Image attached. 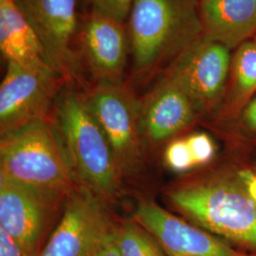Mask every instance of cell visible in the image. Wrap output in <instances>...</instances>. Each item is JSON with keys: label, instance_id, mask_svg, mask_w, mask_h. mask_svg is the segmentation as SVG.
Listing matches in <instances>:
<instances>
[{"label": "cell", "instance_id": "obj_23", "mask_svg": "<svg viewBox=\"0 0 256 256\" xmlns=\"http://www.w3.org/2000/svg\"><path fill=\"white\" fill-rule=\"evenodd\" d=\"M90 256H122L113 241L112 230L106 236L102 239Z\"/></svg>", "mask_w": 256, "mask_h": 256}, {"label": "cell", "instance_id": "obj_11", "mask_svg": "<svg viewBox=\"0 0 256 256\" xmlns=\"http://www.w3.org/2000/svg\"><path fill=\"white\" fill-rule=\"evenodd\" d=\"M140 113L146 142L152 146L185 135L202 119L188 95L165 75L140 100Z\"/></svg>", "mask_w": 256, "mask_h": 256}, {"label": "cell", "instance_id": "obj_19", "mask_svg": "<svg viewBox=\"0 0 256 256\" xmlns=\"http://www.w3.org/2000/svg\"><path fill=\"white\" fill-rule=\"evenodd\" d=\"M164 164L174 173L185 174L196 170L192 152L185 135L166 144L164 150Z\"/></svg>", "mask_w": 256, "mask_h": 256}, {"label": "cell", "instance_id": "obj_13", "mask_svg": "<svg viewBox=\"0 0 256 256\" xmlns=\"http://www.w3.org/2000/svg\"><path fill=\"white\" fill-rule=\"evenodd\" d=\"M82 57L96 81H120L130 44L124 23L92 12L81 34Z\"/></svg>", "mask_w": 256, "mask_h": 256}, {"label": "cell", "instance_id": "obj_21", "mask_svg": "<svg viewBox=\"0 0 256 256\" xmlns=\"http://www.w3.org/2000/svg\"><path fill=\"white\" fill-rule=\"evenodd\" d=\"M92 12L110 16L124 23L128 18L134 0H86Z\"/></svg>", "mask_w": 256, "mask_h": 256}, {"label": "cell", "instance_id": "obj_26", "mask_svg": "<svg viewBox=\"0 0 256 256\" xmlns=\"http://www.w3.org/2000/svg\"><path fill=\"white\" fill-rule=\"evenodd\" d=\"M5 1H7V0H0V3H3V2H5Z\"/></svg>", "mask_w": 256, "mask_h": 256}, {"label": "cell", "instance_id": "obj_8", "mask_svg": "<svg viewBox=\"0 0 256 256\" xmlns=\"http://www.w3.org/2000/svg\"><path fill=\"white\" fill-rule=\"evenodd\" d=\"M64 210L39 256H90L113 224L102 200L77 185L66 198Z\"/></svg>", "mask_w": 256, "mask_h": 256}, {"label": "cell", "instance_id": "obj_1", "mask_svg": "<svg viewBox=\"0 0 256 256\" xmlns=\"http://www.w3.org/2000/svg\"><path fill=\"white\" fill-rule=\"evenodd\" d=\"M254 171L250 156L225 150L210 164L171 183L165 198L184 220L256 252V202L247 186Z\"/></svg>", "mask_w": 256, "mask_h": 256}, {"label": "cell", "instance_id": "obj_7", "mask_svg": "<svg viewBox=\"0 0 256 256\" xmlns=\"http://www.w3.org/2000/svg\"><path fill=\"white\" fill-rule=\"evenodd\" d=\"M66 80L52 68L8 62L0 86V134L48 116Z\"/></svg>", "mask_w": 256, "mask_h": 256}, {"label": "cell", "instance_id": "obj_20", "mask_svg": "<svg viewBox=\"0 0 256 256\" xmlns=\"http://www.w3.org/2000/svg\"><path fill=\"white\" fill-rule=\"evenodd\" d=\"M186 140L192 152L196 170L210 164L216 156V146L209 134L192 132L185 134Z\"/></svg>", "mask_w": 256, "mask_h": 256}, {"label": "cell", "instance_id": "obj_10", "mask_svg": "<svg viewBox=\"0 0 256 256\" xmlns=\"http://www.w3.org/2000/svg\"><path fill=\"white\" fill-rule=\"evenodd\" d=\"M133 220L155 238L167 256H250L152 200L138 203Z\"/></svg>", "mask_w": 256, "mask_h": 256}, {"label": "cell", "instance_id": "obj_24", "mask_svg": "<svg viewBox=\"0 0 256 256\" xmlns=\"http://www.w3.org/2000/svg\"><path fill=\"white\" fill-rule=\"evenodd\" d=\"M248 191L250 192L252 200L256 202V172H252L248 178Z\"/></svg>", "mask_w": 256, "mask_h": 256}, {"label": "cell", "instance_id": "obj_17", "mask_svg": "<svg viewBox=\"0 0 256 256\" xmlns=\"http://www.w3.org/2000/svg\"><path fill=\"white\" fill-rule=\"evenodd\" d=\"M225 144V150L250 156L256 149V95L229 124L210 128Z\"/></svg>", "mask_w": 256, "mask_h": 256}, {"label": "cell", "instance_id": "obj_2", "mask_svg": "<svg viewBox=\"0 0 256 256\" xmlns=\"http://www.w3.org/2000/svg\"><path fill=\"white\" fill-rule=\"evenodd\" d=\"M54 122L76 184L106 202L115 198L122 176L84 95L72 90L60 92L55 100Z\"/></svg>", "mask_w": 256, "mask_h": 256}, {"label": "cell", "instance_id": "obj_4", "mask_svg": "<svg viewBox=\"0 0 256 256\" xmlns=\"http://www.w3.org/2000/svg\"><path fill=\"white\" fill-rule=\"evenodd\" d=\"M128 34L135 70L153 72L203 36L196 0H134Z\"/></svg>", "mask_w": 256, "mask_h": 256}, {"label": "cell", "instance_id": "obj_25", "mask_svg": "<svg viewBox=\"0 0 256 256\" xmlns=\"http://www.w3.org/2000/svg\"><path fill=\"white\" fill-rule=\"evenodd\" d=\"M254 42H256V36H254Z\"/></svg>", "mask_w": 256, "mask_h": 256}, {"label": "cell", "instance_id": "obj_3", "mask_svg": "<svg viewBox=\"0 0 256 256\" xmlns=\"http://www.w3.org/2000/svg\"><path fill=\"white\" fill-rule=\"evenodd\" d=\"M0 176L62 202L77 186L54 120H34L1 136Z\"/></svg>", "mask_w": 256, "mask_h": 256}, {"label": "cell", "instance_id": "obj_15", "mask_svg": "<svg viewBox=\"0 0 256 256\" xmlns=\"http://www.w3.org/2000/svg\"><path fill=\"white\" fill-rule=\"evenodd\" d=\"M0 50L7 63L52 68L36 30L14 0L0 3Z\"/></svg>", "mask_w": 256, "mask_h": 256}, {"label": "cell", "instance_id": "obj_5", "mask_svg": "<svg viewBox=\"0 0 256 256\" xmlns=\"http://www.w3.org/2000/svg\"><path fill=\"white\" fill-rule=\"evenodd\" d=\"M84 98L110 144L122 178L138 173L146 142L140 100L122 80L98 81Z\"/></svg>", "mask_w": 256, "mask_h": 256}, {"label": "cell", "instance_id": "obj_14", "mask_svg": "<svg viewBox=\"0 0 256 256\" xmlns=\"http://www.w3.org/2000/svg\"><path fill=\"white\" fill-rule=\"evenodd\" d=\"M203 36L229 50L256 34V0H200Z\"/></svg>", "mask_w": 256, "mask_h": 256}, {"label": "cell", "instance_id": "obj_22", "mask_svg": "<svg viewBox=\"0 0 256 256\" xmlns=\"http://www.w3.org/2000/svg\"><path fill=\"white\" fill-rule=\"evenodd\" d=\"M0 256H30L7 232L0 229Z\"/></svg>", "mask_w": 256, "mask_h": 256}, {"label": "cell", "instance_id": "obj_18", "mask_svg": "<svg viewBox=\"0 0 256 256\" xmlns=\"http://www.w3.org/2000/svg\"><path fill=\"white\" fill-rule=\"evenodd\" d=\"M112 238L122 256H167L155 238L136 222L114 225Z\"/></svg>", "mask_w": 256, "mask_h": 256}, {"label": "cell", "instance_id": "obj_16", "mask_svg": "<svg viewBox=\"0 0 256 256\" xmlns=\"http://www.w3.org/2000/svg\"><path fill=\"white\" fill-rule=\"evenodd\" d=\"M256 95V44L246 41L232 56L229 81L220 110L209 122V128L234 120Z\"/></svg>", "mask_w": 256, "mask_h": 256}, {"label": "cell", "instance_id": "obj_9", "mask_svg": "<svg viewBox=\"0 0 256 256\" xmlns=\"http://www.w3.org/2000/svg\"><path fill=\"white\" fill-rule=\"evenodd\" d=\"M36 30L48 62L64 80L79 79V62L72 48L77 30L76 0H14Z\"/></svg>", "mask_w": 256, "mask_h": 256}, {"label": "cell", "instance_id": "obj_12", "mask_svg": "<svg viewBox=\"0 0 256 256\" xmlns=\"http://www.w3.org/2000/svg\"><path fill=\"white\" fill-rule=\"evenodd\" d=\"M59 200L0 176V229L30 256H39L46 220Z\"/></svg>", "mask_w": 256, "mask_h": 256}, {"label": "cell", "instance_id": "obj_6", "mask_svg": "<svg viewBox=\"0 0 256 256\" xmlns=\"http://www.w3.org/2000/svg\"><path fill=\"white\" fill-rule=\"evenodd\" d=\"M230 50L204 36L176 57L164 75L191 99L202 118L212 119L229 81Z\"/></svg>", "mask_w": 256, "mask_h": 256}]
</instances>
